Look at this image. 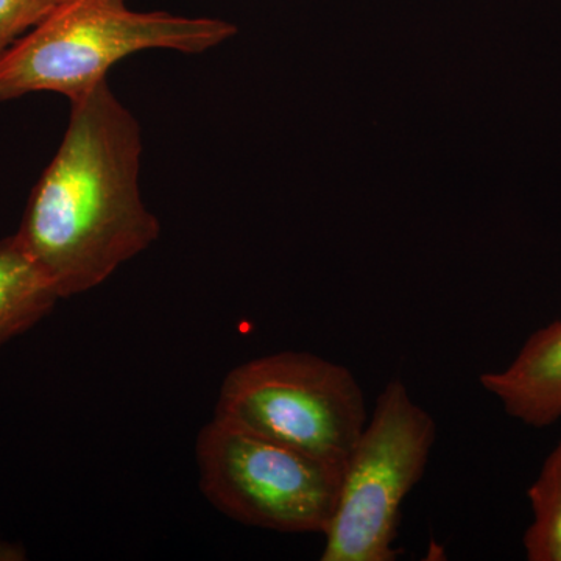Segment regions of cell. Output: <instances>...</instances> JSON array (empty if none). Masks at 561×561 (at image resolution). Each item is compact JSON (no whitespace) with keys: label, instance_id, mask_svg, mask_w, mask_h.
<instances>
[{"label":"cell","instance_id":"6da1fadb","mask_svg":"<svg viewBox=\"0 0 561 561\" xmlns=\"http://www.w3.org/2000/svg\"><path fill=\"white\" fill-rule=\"evenodd\" d=\"M140 157L139 122L108 80L70 102L60 149L14 232L58 297L101 286L160 238L140 197Z\"/></svg>","mask_w":561,"mask_h":561},{"label":"cell","instance_id":"7a4b0ae2","mask_svg":"<svg viewBox=\"0 0 561 561\" xmlns=\"http://www.w3.org/2000/svg\"><path fill=\"white\" fill-rule=\"evenodd\" d=\"M236 33L228 21L135 11L127 0H61L0 58V102L32 92H57L72 102L138 51L197 55Z\"/></svg>","mask_w":561,"mask_h":561},{"label":"cell","instance_id":"3957f363","mask_svg":"<svg viewBox=\"0 0 561 561\" xmlns=\"http://www.w3.org/2000/svg\"><path fill=\"white\" fill-rule=\"evenodd\" d=\"M214 419L343 467L368 412L348 368L316 354L284 351L228 373Z\"/></svg>","mask_w":561,"mask_h":561},{"label":"cell","instance_id":"277c9868","mask_svg":"<svg viewBox=\"0 0 561 561\" xmlns=\"http://www.w3.org/2000/svg\"><path fill=\"white\" fill-rule=\"evenodd\" d=\"M437 426L400 379L383 387L343 465L323 561H393L401 507L423 478Z\"/></svg>","mask_w":561,"mask_h":561},{"label":"cell","instance_id":"5b68a950","mask_svg":"<svg viewBox=\"0 0 561 561\" xmlns=\"http://www.w3.org/2000/svg\"><path fill=\"white\" fill-rule=\"evenodd\" d=\"M203 494L236 522L327 534L343 467L214 419L197 438Z\"/></svg>","mask_w":561,"mask_h":561},{"label":"cell","instance_id":"8992f818","mask_svg":"<svg viewBox=\"0 0 561 561\" xmlns=\"http://www.w3.org/2000/svg\"><path fill=\"white\" fill-rule=\"evenodd\" d=\"M481 386L512 419L530 427L561 419V320L540 328L524 342L507 367L483 373Z\"/></svg>","mask_w":561,"mask_h":561},{"label":"cell","instance_id":"52a82bcc","mask_svg":"<svg viewBox=\"0 0 561 561\" xmlns=\"http://www.w3.org/2000/svg\"><path fill=\"white\" fill-rule=\"evenodd\" d=\"M58 300L16 234L0 239V346L46 319Z\"/></svg>","mask_w":561,"mask_h":561},{"label":"cell","instance_id":"ba28073f","mask_svg":"<svg viewBox=\"0 0 561 561\" xmlns=\"http://www.w3.org/2000/svg\"><path fill=\"white\" fill-rule=\"evenodd\" d=\"M531 523L523 546L529 561H561V440L527 490Z\"/></svg>","mask_w":561,"mask_h":561},{"label":"cell","instance_id":"9c48e42d","mask_svg":"<svg viewBox=\"0 0 561 561\" xmlns=\"http://www.w3.org/2000/svg\"><path fill=\"white\" fill-rule=\"evenodd\" d=\"M61 0H0V58L39 22L57 9Z\"/></svg>","mask_w":561,"mask_h":561}]
</instances>
